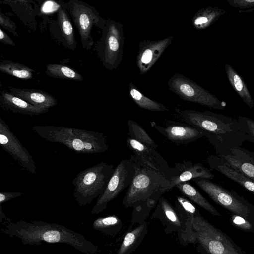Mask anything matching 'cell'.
<instances>
[{
  "instance_id": "obj_21",
  "label": "cell",
  "mask_w": 254,
  "mask_h": 254,
  "mask_svg": "<svg viewBox=\"0 0 254 254\" xmlns=\"http://www.w3.org/2000/svg\"><path fill=\"white\" fill-rule=\"evenodd\" d=\"M207 162L211 169L219 172L254 193V181L229 166L219 157L211 155L207 158Z\"/></svg>"
},
{
  "instance_id": "obj_11",
  "label": "cell",
  "mask_w": 254,
  "mask_h": 254,
  "mask_svg": "<svg viewBox=\"0 0 254 254\" xmlns=\"http://www.w3.org/2000/svg\"><path fill=\"white\" fill-rule=\"evenodd\" d=\"M135 174L133 164L128 159H123L115 168L104 192L99 196L91 214L97 215L103 212L108 203L116 198L132 183Z\"/></svg>"
},
{
  "instance_id": "obj_37",
  "label": "cell",
  "mask_w": 254,
  "mask_h": 254,
  "mask_svg": "<svg viewBox=\"0 0 254 254\" xmlns=\"http://www.w3.org/2000/svg\"><path fill=\"white\" fill-rule=\"evenodd\" d=\"M23 194L21 192H0V205Z\"/></svg>"
},
{
  "instance_id": "obj_12",
  "label": "cell",
  "mask_w": 254,
  "mask_h": 254,
  "mask_svg": "<svg viewBox=\"0 0 254 254\" xmlns=\"http://www.w3.org/2000/svg\"><path fill=\"white\" fill-rule=\"evenodd\" d=\"M0 144L3 149L31 174L36 173V166L32 155L0 118Z\"/></svg>"
},
{
  "instance_id": "obj_13",
  "label": "cell",
  "mask_w": 254,
  "mask_h": 254,
  "mask_svg": "<svg viewBox=\"0 0 254 254\" xmlns=\"http://www.w3.org/2000/svg\"><path fill=\"white\" fill-rule=\"evenodd\" d=\"M174 209L179 217L180 226L178 238L182 246L197 243L196 234L193 229L194 217L199 211L186 198L176 196Z\"/></svg>"
},
{
  "instance_id": "obj_2",
  "label": "cell",
  "mask_w": 254,
  "mask_h": 254,
  "mask_svg": "<svg viewBox=\"0 0 254 254\" xmlns=\"http://www.w3.org/2000/svg\"><path fill=\"white\" fill-rule=\"evenodd\" d=\"M1 231L11 238H18L23 245H40L43 242L63 243L85 254H96L100 251L83 235L55 223L20 220L5 224Z\"/></svg>"
},
{
  "instance_id": "obj_3",
  "label": "cell",
  "mask_w": 254,
  "mask_h": 254,
  "mask_svg": "<svg viewBox=\"0 0 254 254\" xmlns=\"http://www.w3.org/2000/svg\"><path fill=\"white\" fill-rule=\"evenodd\" d=\"M177 117L188 125L204 131L211 143H219L229 147H241L252 139L245 127L238 119L211 111L175 109Z\"/></svg>"
},
{
  "instance_id": "obj_17",
  "label": "cell",
  "mask_w": 254,
  "mask_h": 254,
  "mask_svg": "<svg viewBox=\"0 0 254 254\" xmlns=\"http://www.w3.org/2000/svg\"><path fill=\"white\" fill-rule=\"evenodd\" d=\"M177 175L173 178L172 187L195 178L211 180L215 175L201 163L193 164L190 161L175 163L174 167Z\"/></svg>"
},
{
  "instance_id": "obj_26",
  "label": "cell",
  "mask_w": 254,
  "mask_h": 254,
  "mask_svg": "<svg viewBox=\"0 0 254 254\" xmlns=\"http://www.w3.org/2000/svg\"><path fill=\"white\" fill-rule=\"evenodd\" d=\"M176 187L181 192L191 201L205 209L214 216H220V213L210 204L193 186L188 182L178 184Z\"/></svg>"
},
{
  "instance_id": "obj_4",
  "label": "cell",
  "mask_w": 254,
  "mask_h": 254,
  "mask_svg": "<svg viewBox=\"0 0 254 254\" xmlns=\"http://www.w3.org/2000/svg\"><path fill=\"white\" fill-rule=\"evenodd\" d=\"M32 130L46 141L64 145L77 153L95 154L108 149L104 133L54 126H34Z\"/></svg>"
},
{
  "instance_id": "obj_14",
  "label": "cell",
  "mask_w": 254,
  "mask_h": 254,
  "mask_svg": "<svg viewBox=\"0 0 254 254\" xmlns=\"http://www.w3.org/2000/svg\"><path fill=\"white\" fill-rule=\"evenodd\" d=\"M216 155L229 166L254 181V162L241 147H229L219 143H211Z\"/></svg>"
},
{
  "instance_id": "obj_35",
  "label": "cell",
  "mask_w": 254,
  "mask_h": 254,
  "mask_svg": "<svg viewBox=\"0 0 254 254\" xmlns=\"http://www.w3.org/2000/svg\"><path fill=\"white\" fill-rule=\"evenodd\" d=\"M237 119L245 127L248 134L252 139V143H254V120L243 116H238Z\"/></svg>"
},
{
  "instance_id": "obj_29",
  "label": "cell",
  "mask_w": 254,
  "mask_h": 254,
  "mask_svg": "<svg viewBox=\"0 0 254 254\" xmlns=\"http://www.w3.org/2000/svg\"><path fill=\"white\" fill-rule=\"evenodd\" d=\"M0 70L9 75L23 80L32 78V69L20 63L9 60H5L0 63Z\"/></svg>"
},
{
  "instance_id": "obj_15",
  "label": "cell",
  "mask_w": 254,
  "mask_h": 254,
  "mask_svg": "<svg viewBox=\"0 0 254 254\" xmlns=\"http://www.w3.org/2000/svg\"><path fill=\"white\" fill-rule=\"evenodd\" d=\"M173 39V36H170L158 40L144 39L139 42L136 64L141 75L151 68Z\"/></svg>"
},
{
  "instance_id": "obj_31",
  "label": "cell",
  "mask_w": 254,
  "mask_h": 254,
  "mask_svg": "<svg viewBox=\"0 0 254 254\" xmlns=\"http://www.w3.org/2000/svg\"><path fill=\"white\" fill-rule=\"evenodd\" d=\"M127 126L130 138L157 149V145L154 141L139 124L129 119L127 121Z\"/></svg>"
},
{
  "instance_id": "obj_30",
  "label": "cell",
  "mask_w": 254,
  "mask_h": 254,
  "mask_svg": "<svg viewBox=\"0 0 254 254\" xmlns=\"http://www.w3.org/2000/svg\"><path fill=\"white\" fill-rule=\"evenodd\" d=\"M45 73L49 76L62 79L78 81L83 80V77L72 68L59 64H50L46 65Z\"/></svg>"
},
{
  "instance_id": "obj_18",
  "label": "cell",
  "mask_w": 254,
  "mask_h": 254,
  "mask_svg": "<svg viewBox=\"0 0 254 254\" xmlns=\"http://www.w3.org/2000/svg\"><path fill=\"white\" fill-rule=\"evenodd\" d=\"M0 106L6 111L29 116H37L49 111V109L31 104L6 91L1 92Z\"/></svg>"
},
{
  "instance_id": "obj_24",
  "label": "cell",
  "mask_w": 254,
  "mask_h": 254,
  "mask_svg": "<svg viewBox=\"0 0 254 254\" xmlns=\"http://www.w3.org/2000/svg\"><path fill=\"white\" fill-rule=\"evenodd\" d=\"M147 232L146 222L128 232L124 237L117 254H130L141 244Z\"/></svg>"
},
{
  "instance_id": "obj_19",
  "label": "cell",
  "mask_w": 254,
  "mask_h": 254,
  "mask_svg": "<svg viewBox=\"0 0 254 254\" xmlns=\"http://www.w3.org/2000/svg\"><path fill=\"white\" fill-rule=\"evenodd\" d=\"M152 218L160 221L166 234L178 232L180 228V220L174 208L163 196L157 202Z\"/></svg>"
},
{
  "instance_id": "obj_40",
  "label": "cell",
  "mask_w": 254,
  "mask_h": 254,
  "mask_svg": "<svg viewBox=\"0 0 254 254\" xmlns=\"http://www.w3.org/2000/svg\"><path fill=\"white\" fill-rule=\"evenodd\" d=\"M5 218V215L2 211V206L0 205V222L1 223L2 222V220Z\"/></svg>"
},
{
  "instance_id": "obj_20",
  "label": "cell",
  "mask_w": 254,
  "mask_h": 254,
  "mask_svg": "<svg viewBox=\"0 0 254 254\" xmlns=\"http://www.w3.org/2000/svg\"><path fill=\"white\" fill-rule=\"evenodd\" d=\"M9 92L33 105L49 109L57 104L56 98L41 90L8 86Z\"/></svg>"
},
{
  "instance_id": "obj_25",
  "label": "cell",
  "mask_w": 254,
  "mask_h": 254,
  "mask_svg": "<svg viewBox=\"0 0 254 254\" xmlns=\"http://www.w3.org/2000/svg\"><path fill=\"white\" fill-rule=\"evenodd\" d=\"M66 10V8L63 4H60V7L57 11V21L62 36L67 48L74 50L76 47L77 42Z\"/></svg>"
},
{
  "instance_id": "obj_16",
  "label": "cell",
  "mask_w": 254,
  "mask_h": 254,
  "mask_svg": "<svg viewBox=\"0 0 254 254\" xmlns=\"http://www.w3.org/2000/svg\"><path fill=\"white\" fill-rule=\"evenodd\" d=\"M155 125L158 132L175 143H189L205 136L204 130L178 122L168 121L165 127Z\"/></svg>"
},
{
  "instance_id": "obj_32",
  "label": "cell",
  "mask_w": 254,
  "mask_h": 254,
  "mask_svg": "<svg viewBox=\"0 0 254 254\" xmlns=\"http://www.w3.org/2000/svg\"><path fill=\"white\" fill-rule=\"evenodd\" d=\"M127 144L134 154L142 156H154L158 154L156 149L146 145L134 139L128 137Z\"/></svg>"
},
{
  "instance_id": "obj_10",
  "label": "cell",
  "mask_w": 254,
  "mask_h": 254,
  "mask_svg": "<svg viewBox=\"0 0 254 254\" xmlns=\"http://www.w3.org/2000/svg\"><path fill=\"white\" fill-rule=\"evenodd\" d=\"M169 89L181 99L207 107L224 110L226 103L185 75L176 73L167 83Z\"/></svg>"
},
{
  "instance_id": "obj_23",
  "label": "cell",
  "mask_w": 254,
  "mask_h": 254,
  "mask_svg": "<svg viewBox=\"0 0 254 254\" xmlns=\"http://www.w3.org/2000/svg\"><path fill=\"white\" fill-rule=\"evenodd\" d=\"M226 11L217 6H206L199 9L192 19V25L197 30H204L226 13Z\"/></svg>"
},
{
  "instance_id": "obj_34",
  "label": "cell",
  "mask_w": 254,
  "mask_h": 254,
  "mask_svg": "<svg viewBox=\"0 0 254 254\" xmlns=\"http://www.w3.org/2000/svg\"><path fill=\"white\" fill-rule=\"evenodd\" d=\"M0 25L12 33L15 36H18L16 24L2 12H0Z\"/></svg>"
},
{
  "instance_id": "obj_22",
  "label": "cell",
  "mask_w": 254,
  "mask_h": 254,
  "mask_svg": "<svg viewBox=\"0 0 254 254\" xmlns=\"http://www.w3.org/2000/svg\"><path fill=\"white\" fill-rule=\"evenodd\" d=\"M226 76L233 89L250 108L254 107V101L243 77L229 64H225Z\"/></svg>"
},
{
  "instance_id": "obj_9",
  "label": "cell",
  "mask_w": 254,
  "mask_h": 254,
  "mask_svg": "<svg viewBox=\"0 0 254 254\" xmlns=\"http://www.w3.org/2000/svg\"><path fill=\"white\" fill-rule=\"evenodd\" d=\"M66 9L77 27L83 48L90 50L94 45L91 34L93 26L102 30L107 19L100 15L96 9L82 1L70 0Z\"/></svg>"
},
{
  "instance_id": "obj_33",
  "label": "cell",
  "mask_w": 254,
  "mask_h": 254,
  "mask_svg": "<svg viewBox=\"0 0 254 254\" xmlns=\"http://www.w3.org/2000/svg\"><path fill=\"white\" fill-rule=\"evenodd\" d=\"M230 221L235 228L245 232L254 233V220L232 214Z\"/></svg>"
},
{
  "instance_id": "obj_7",
  "label": "cell",
  "mask_w": 254,
  "mask_h": 254,
  "mask_svg": "<svg viewBox=\"0 0 254 254\" xmlns=\"http://www.w3.org/2000/svg\"><path fill=\"white\" fill-rule=\"evenodd\" d=\"M100 38L94 50L103 66L112 71L117 69L123 56L124 35L123 25L113 19H107Z\"/></svg>"
},
{
  "instance_id": "obj_27",
  "label": "cell",
  "mask_w": 254,
  "mask_h": 254,
  "mask_svg": "<svg viewBox=\"0 0 254 254\" xmlns=\"http://www.w3.org/2000/svg\"><path fill=\"white\" fill-rule=\"evenodd\" d=\"M129 94L132 100L140 108L151 111L167 112L169 109L163 104L151 100L140 92L135 85L129 84Z\"/></svg>"
},
{
  "instance_id": "obj_1",
  "label": "cell",
  "mask_w": 254,
  "mask_h": 254,
  "mask_svg": "<svg viewBox=\"0 0 254 254\" xmlns=\"http://www.w3.org/2000/svg\"><path fill=\"white\" fill-rule=\"evenodd\" d=\"M128 160L134 166L135 174L122 204L125 208L133 207L132 223L141 224L162 195L173 188L177 172L159 153L150 156L133 154Z\"/></svg>"
},
{
  "instance_id": "obj_6",
  "label": "cell",
  "mask_w": 254,
  "mask_h": 254,
  "mask_svg": "<svg viewBox=\"0 0 254 254\" xmlns=\"http://www.w3.org/2000/svg\"><path fill=\"white\" fill-rule=\"evenodd\" d=\"M193 229L202 254H247L226 233L203 218L199 211L194 217Z\"/></svg>"
},
{
  "instance_id": "obj_28",
  "label": "cell",
  "mask_w": 254,
  "mask_h": 254,
  "mask_svg": "<svg viewBox=\"0 0 254 254\" xmlns=\"http://www.w3.org/2000/svg\"><path fill=\"white\" fill-rule=\"evenodd\" d=\"M123 226L122 220L116 215L99 217L93 223V229L106 235L115 236Z\"/></svg>"
},
{
  "instance_id": "obj_8",
  "label": "cell",
  "mask_w": 254,
  "mask_h": 254,
  "mask_svg": "<svg viewBox=\"0 0 254 254\" xmlns=\"http://www.w3.org/2000/svg\"><path fill=\"white\" fill-rule=\"evenodd\" d=\"M193 180L218 205L232 214L254 220V206L233 190L229 191L208 179L199 178Z\"/></svg>"
},
{
  "instance_id": "obj_36",
  "label": "cell",
  "mask_w": 254,
  "mask_h": 254,
  "mask_svg": "<svg viewBox=\"0 0 254 254\" xmlns=\"http://www.w3.org/2000/svg\"><path fill=\"white\" fill-rule=\"evenodd\" d=\"M228 3L234 8L248 9L254 7V0H227Z\"/></svg>"
},
{
  "instance_id": "obj_39",
  "label": "cell",
  "mask_w": 254,
  "mask_h": 254,
  "mask_svg": "<svg viewBox=\"0 0 254 254\" xmlns=\"http://www.w3.org/2000/svg\"><path fill=\"white\" fill-rule=\"evenodd\" d=\"M245 151L246 153L249 156V157L252 159V160L254 162V152L250 151L248 150L245 149Z\"/></svg>"
},
{
  "instance_id": "obj_5",
  "label": "cell",
  "mask_w": 254,
  "mask_h": 254,
  "mask_svg": "<svg viewBox=\"0 0 254 254\" xmlns=\"http://www.w3.org/2000/svg\"><path fill=\"white\" fill-rule=\"evenodd\" d=\"M115 168L114 165L101 162L77 174L72 180L73 197L81 206L90 204L105 191Z\"/></svg>"
},
{
  "instance_id": "obj_38",
  "label": "cell",
  "mask_w": 254,
  "mask_h": 254,
  "mask_svg": "<svg viewBox=\"0 0 254 254\" xmlns=\"http://www.w3.org/2000/svg\"><path fill=\"white\" fill-rule=\"evenodd\" d=\"M0 41L5 44L15 46L12 39L2 29H0Z\"/></svg>"
}]
</instances>
